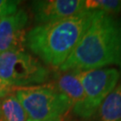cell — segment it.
I'll return each instance as SVG.
<instances>
[{
  "label": "cell",
  "instance_id": "1",
  "mask_svg": "<svg viewBox=\"0 0 121 121\" xmlns=\"http://www.w3.org/2000/svg\"><path fill=\"white\" fill-rule=\"evenodd\" d=\"M120 56L119 28L112 15L95 11L87 29L59 70L85 71L118 64Z\"/></svg>",
  "mask_w": 121,
  "mask_h": 121
},
{
  "label": "cell",
  "instance_id": "2",
  "mask_svg": "<svg viewBox=\"0 0 121 121\" xmlns=\"http://www.w3.org/2000/svg\"><path fill=\"white\" fill-rule=\"evenodd\" d=\"M95 11L85 10L70 18L40 24L26 33L25 45L45 64L60 67L91 25Z\"/></svg>",
  "mask_w": 121,
  "mask_h": 121
},
{
  "label": "cell",
  "instance_id": "3",
  "mask_svg": "<svg viewBox=\"0 0 121 121\" xmlns=\"http://www.w3.org/2000/svg\"><path fill=\"white\" fill-rule=\"evenodd\" d=\"M14 94L30 120L60 118L72 108L69 99L52 83L16 88Z\"/></svg>",
  "mask_w": 121,
  "mask_h": 121
},
{
  "label": "cell",
  "instance_id": "4",
  "mask_svg": "<svg viewBox=\"0 0 121 121\" xmlns=\"http://www.w3.org/2000/svg\"><path fill=\"white\" fill-rule=\"evenodd\" d=\"M48 77V69L24 50L0 53V78L13 88L39 85Z\"/></svg>",
  "mask_w": 121,
  "mask_h": 121
},
{
  "label": "cell",
  "instance_id": "5",
  "mask_svg": "<svg viewBox=\"0 0 121 121\" xmlns=\"http://www.w3.org/2000/svg\"><path fill=\"white\" fill-rule=\"evenodd\" d=\"M78 75L93 115L104 99L117 86L120 73L116 68H96L78 71Z\"/></svg>",
  "mask_w": 121,
  "mask_h": 121
},
{
  "label": "cell",
  "instance_id": "6",
  "mask_svg": "<svg viewBox=\"0 0 121 121\" xmlns=\"http://www.w3.org/2000/svg\"><path fill=\"white\" fill-rule=\"evenodd\" d=\"M35 20L41 24L62 21L85 11L83 0H40L31 3Z\"/></svg>",
  "mask_w": 121,
  "mask_h": 121
},
{
  "label": "cell",
  "instance_id": "7",
  "mask_svg": "<svg viewBox=\"0 0 121 121\" xmlns=\"http://www.w3.org/2000/svg\"><path fill=\"white\" fill-rule=\"evenodd\" d=\"M55 81L56 83L54 85L69 99L73 113L76 116L82 118L92 116L78 71H60V73L55 74Z\"/></svg>",
  "mask_w": 121,
  "mask_h": 121
},
{
  "label": "cell",
  "instance_id": "8",
  "mask_svg": "<svg viewBox=\"0 0 121 121\" xmlns=\"http://www.w3.org/2000/svg\"><path fill=\"white\" fill-rule=\"evenodd\" d=\"M28 19L24 10H18L12 15L0 18V53L23 50Z\"/></svg>",
  "mask_w": 121,
  "mask_h": 121
},
{
  "label": "cell",
  "instance_id": "9",
  "mask_svg": "<svg viewBox=\"0 0 121 121\" xmlns=\"http://www.w3.org/2000/svg\"><path fill=\"white\" fill-rule=\"evenodd\" d=\"M98 117L99 121H121V83L99 105Z\"/></svg>",
  "mask_w": 121,
  "mask_h": 121
},
{
  "label": "cell",
  "instance_id": "10",
  "mask_svg": "<svg viewBox=\"0 0 121 121\" xmlns=\"http://www.w3.org/2000/svg\"><path fill=\"white\" fill-rule=\"evenodd\" d=\"M28 120V115L16 98L14 91L0 99V121Z\"/></svg>",
  "mask_w": 121,
  "mask_h": 121
},
{
  "label": "cell",
  "instance_id": "11",
  "mask_svg": "<svg viewBox=\"0 0 121 121\" xmlns=\"http://www.w3.org/2000/svg\"><path fill=\"white\" fill-rule=\"evenodd\" d=\"M84 5L85 10L99 11L112 16L121 12V1L119 0H86Z\"/></svg>",
  "mask_w": 121,
  "mask_h": 121
},
{
  "label": "cell",
  "instance_id": "12",
  "mask_svg": "<svg viewBox=\"0 0 121 121\" xmlns=\"http://www.w3.org/2000/svg\"><path fill=\"white\" fill-rule=\"evenodd\" d=\"M18 1L0 0V18L12 15L18 11Z\"/></svg>",
  "mask_w": 121,
  "mask_h": 121
},
{
  "label": "cell",
  "instance_id": "13",
  "mask_svg": "<svg viewBox=\"0 0 121 121\" xmlns=\"http://www.w3.org/2000/svg\"><path fill=\"white\" fill-rule=\"evenodd\" d=\"M14 90H15V88L9 85L7 82H4V80H2L0 78V99L4 98L5 96L13 93Z\"/></svg>",
  "mask_w": 121,
  "mask_h": 121
},
{
  "label": "cell",
  "instance_id": "14",
  "mask_svg": "<svg viewBox=\"0 0 121 121\" xmlns=\"http://www.w3.org/2000/svg\"><path fill=\"white\" fill-rule=\"evenodd\" d=\"M119 39H120V56H119V65H120L121 68V26L119 29Z\"/></svg>",
  "mask_w": 121,
  "mask_h": 121
},
{
  "label": "cell",
  "instance_id": "15",
  "mask_svg": "<svg viewBox=\"0 0 121 121\" xmlns=\"http://www.w3.org/2000/svg\"><path fill=\"white\" fill-rule=\"evenodd\" d=\"M28 121H35V120H30V119H29ZM46 121H63V119H62V117H60V118H55V119H50V120H46Z\"/></svg>",
  "mask_w": 121,
  "mask_h": 121
}]
</instances>
